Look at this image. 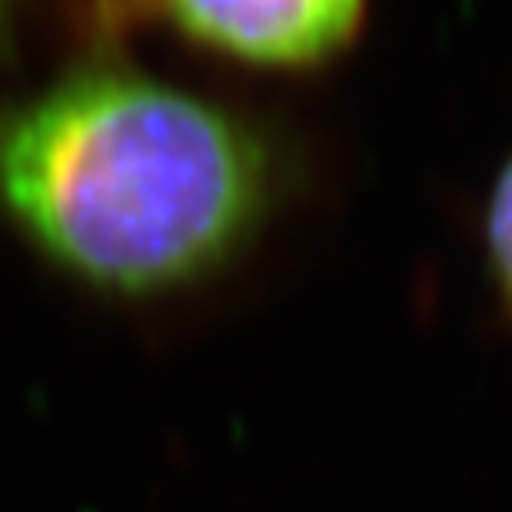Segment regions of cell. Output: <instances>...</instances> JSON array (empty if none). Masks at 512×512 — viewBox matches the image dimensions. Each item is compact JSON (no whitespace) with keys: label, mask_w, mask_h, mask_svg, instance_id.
<instances>
[{"label":"cell","mask_w":512,"mask_h":512,"mask_svg":"<svg viewBox=\"0 0 512 512\" xmlns=\"http://www.w3.org/2000/svg\"><path fill=\"white\" fill-rule=\"evenodd\" d=\"M260 153L217 111L93 72L0 121V203L82 281L128 296L200 278L246 235Z\"/></svg>","instance_id":"cell-1"},{"label":"cell","mask_w":512,"mask_h":512,"mask_svg":"<svg viewBox=\"0 0 512 512\" xmlns=\"http://www.w3.org/2000/svg\"><path fill=\"white\" fill-rule=\"evenodd\" d=\"M168 8L214 47L249 61L296 64L342 47L363 0H168Z\"/></svg>","instance_id":"cell-2"},{"label":"cell","mask_w":512,"mask_h":512,"mask_svg":"<svg viewBox=\"0 0 512 512\" xmlns=\"http://www.w3.org/2000/svg\"><path fill=\"white\" fill-rule=\"evenodd\" d=\"M488 242H491V256H495L498 278L512 292V164L495 189V203H491V217H488Z\"/></svg>","instance_id":"cell-3"}]
</instances>
